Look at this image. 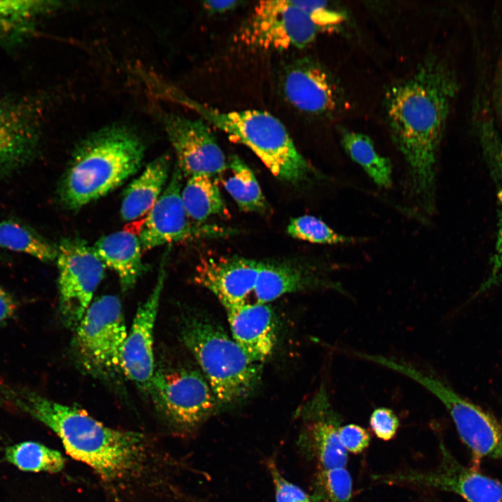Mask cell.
Listing matches in <instances>:
<instances>
[{"instance_id":"cell-16","label":"cell","mask_w":502,"mask_h":502,"mask_svg":"<svg viewBox=\"0 0 502 502\" xmlns=\"http://www.w3.org/2000/svg\"><path fill=\"white\" fill-rule=\"evenodd\" d=\"M28 98H0V176L17 171L34 156L40 110Z\"/></svg>"},{"instance_id":"cell-24","label":"cell","mask_w":502,"mask_h":502,"mask_svg":"<svg viewBox=\"0 0 502 502\" xmlns=\"http://www.w3.org/2000/svg\"><path fill=\"white\" fill-rule=\"evenodd\" d=\"M56 6L54 1H0V40L7 44L22 40L33 30L40 16Z\"/></svg>"},{"instance_id":"cell-11","label":"cell","mask_w":502,"mask_h":502,"mask_svg":"<svg viewBox=\"0 0 502 502\" xmlns=\"http://www.w3.org/2000/svg\"><path fill=\"white\" fill-rule=\"evenodd\" d=\"M183 174L176 166L167 185L148 213L139 231L142 251L190 239L234 235L236 229L193 221L183 204Z\"/></svg>"},{"instance_id":"cell-14","label":"cell","mask_w":502,"mask_h":502,"mask_svg":"<svg viewBox=\"0 0 502 502\" xmlns=\"http://www.w3.org/2000/svg\"><path fill=\"white\" fill-rule=\"evenodd\" d=\"M281 89L291 106L312 116H329L342 102L340 89L332 75L308 58L298 59L284 68Z\"/></svg>"},{"instance_id":"cell-23","label":"cell","mask_w":502,"mask_h":502,"mask_svg":"<svg viewBox=\"0 0 502 502\" xmlns=\"http://www.w3.org/2000/svg\"><path fill=\"white\" fill-rule=\"evenodd\" d=\"M341 144L350 157L378 187L390 188L393 184V165L381 155L372 139L363 133L341 129Z\"/></svg>"},{"instance_id":"cell-8","label":"cell","mask_w":502,"mask_h":502,"mask_svg":"<svg viewBox=\"0 0 502 502\" xmlns=\"http://www.w3.org/2000/svg\"><path fill=\"white\" fill-rule=\"evenodd\" d=\"M146 390L167 420L183 430L199 426L219 407L202 372L192 367L155 371Z\"/></svg>"},{"instance_id":"cell-22","label":"cell","mask_w":502,"mask_h":502,"mask_svg":"<svg viewBox=\"0 0 502 502\" xmlns=\"http://www.w3.org/2000/svg\"><path fill=\"white\" fill-rule=\"evenodd\" d=\"M169 169V155H161L149 163L128 185L121 206L123 220H136L149 212L163 192Z\"/></svg>"},{"instance_id":"cell-13","label":"cell","mask_w":502,"mask_h":502,"mask_svg":"<svg viewBox=\"0 0 502 502\" xmlns=\"http://www.w3.org/2000/svg\"><path fill=\"white\" fill-rule=\"evenodd\" d=\"M439 466L428 472L406 471L379 476L384 482L407 483L455 493L467 502H502V483L459 463L441 445Z\"/></svg>"},{"instance_id":"cell-25","label":"cell","mask_w":502,"mask_h":502,"mask_svg":"<svg viewBox=\"0 0 502 502\" xmlns=\"http://www.w3.org/2000/svg\"><path fill=\"white\" fill-rule=\"evenodd\" d=\"M222 175L225 190L242 211L264 213L268 209L267 201L253 172L238 155L230 157Z\"/></svg>"},{"instance_id":"cell-21","label":"cell","mask_w":502,"mask_h":502,"mask_svg":"<svg viewBox=\"0 0 502 502\" xmlns=\"http://www.w3.org/2000/svg\"><path fill=\"white\" fill-rule=\"evenodd\" d=\"M93 249L105 266L114 271L126 291L132 289L145 271L139 236L128 230L99 238Z\"/></svg>"},{"instance_id":"cell-7","label":"cell","mask_w":502,"mask_h":502,"mask_svg":"<svg viewBox=\"0 0 502 502\" xmlns=\"http://www.w3.org/2000/svg\"><path fill=\"white\" fill-rule=\"evenodd\" d=\"M75 331V350L85 370L105 380L122 373L121 351L128 333L116 296L105 295L92 302Z\"/></svg>"},{"instance_id":"cell-6","label":"cell","mask_w":502,"mask_h":502,"mask_svg":"<svg viewBox=\"0 0 502 502\" xmlns=\"http://www.w3.org/2000/svg\"><path fill=\"white\" fill-rule=\"evenodd\" d=\"M367 360L406 376L438 398L475 457L502 459V428L492 415L462 398L434 374L404 360L372 353Z\"/></svg>"},{"instance_id":"cell-19","label":"cell","mask_w":502,"mask_h":502,"mask_svg":"<svg viewBox=\"0 0 502 502\" xmlns=\"http://www.w3.org/2000/svg\"><path fill=\"white\" fill-rule=\"evenodd\" d=\"M231 337L249 358L261 364L276 342L273 312L267 304L245 303L225 308Z\"/></svg>"},{"instance_id":"cell-28","label":"cell","mask_w":502,"mask_h":502,"mask_svg":"<svg viewBox=\"0 0 502 502\" xmlns=\"http://www.w3.org/2000/svg\"><path fill=\"white\" fill-rule=\"evenodd\" d=\"M5 458L18 469L32 472L57 473L65 464V459L59 451L34 441L10 446L5 450Z\"/></svg>"},{"instance_id":"cell-35","label":"cell","mask_w":502,"mask_h":502,"mask_svg":"<svg viewBox=\"0 0 502 502\" xmlns=\"http://www.w3.org/2000/svg\"><path fill=\"white\" fill-rule=\"evenodd\" d=\"M340 442L347 452L358 454L365 450L369 446L370 436L363 427L349 424L339 429Z\"/></svg>"},{"instance_id":"cell-26","label":"cell","mask_w":502,"mask_h":502,"mask_svg":"<svg viewBox=\"0 0 502 502\" xmlns=\"http://www.w3.org/2000/svg\"><path fill=\"white\" fill-rule=\"evenodd\" d=\"M185 209L195 222L204 223L226 210L220 191L212 176L204 174L188 178L181 190Z\"/></svg>"},{"instance_id":"cell-27","label":"cell","mask_w":502,"mask_h":502,"mask_svg":"<svg viewBox=\"0 0 502 502\" xmlns=\"http://www.w3.org/2000/svg\"><path fill=\"white\" fill-rule=\"evenodd\" d=\"M0 248L29 254L43 262H52L57 257V245L29 226L12 220L0 222Z\"/></svg>"},{"instance_id":"cell-1","label":"cell","mask_w":502,"mask_h":502,"mask_svg":"<svg viewBox=\"0 0 502 502\" xmlns=\"http://www.w3.org/2000/svg\"><path fill=\"white\" fill-rule=\"evenodd\" d=\"M457 91L451 68L434 56L385 96L386 119L407 167L409 191L429 214L435 208L439 149Z\"/></svg>"},{"instance_id":"cell-30","label":"cell","mask_w":502,"mask_h":502,"mask_svg":"<svg viewBox=\"0 0 502 502\" xmlns=\"http://www.w3.org/2000/svg\"><path fill=\"white\" fill-rule=\"evenodd\" d=\"M287 231L291 237L324 245H351L364 242L365 238L344 235L314 215H301L290 220Z\"/></svg>"},{"instance_id":"cell-3","label":"cell","mask_w":502,"mask_h":502,"mask_svg":"<svg viewBox=\"0 0 502 502\" xmlns=\"http://www.w3.org/2000/svg\"><path fill=\"white\" fill-rule=\"evenodd\" d=\"M144 144L134 131L113 125L82 140L73 152L58 188L61 204L78 210L107 195L137 172Z\"/></svg>"},{"instance_id":"cell-15","label":"cell","mask_w":502,"mask_h":502,"mask_svg":"<svg viewBox=\"0 0 502 502\" xmlns=\"http://www.w3.org/2000/svg\"><path fill=\"white\" fill-rule=\"evenodd\" d=\"M167 257L168 252H165L155 284L146 301L138 307L121 351V372L145 390L155 372L153 332L166 277Z\"/></svg>"},{"instance_id":"cell-12","label":"cell","mask_w":502,"mask_h":502,"mask_svg":"<svg viewBox=\"0 0 502 502\" xmlns=\"http://www.w3.org/2000/svg\"><path fill=\"white\" fill-rule=\"evenodd\" d=\"M207 122L175 114L163 116V125L174 149L176 167L190 177L222 174L227 161Z\"/></svg>"},{"instance_id":"cell-20","label":"cell","mask_w":502,"mask_h":502,"mask_svg":"<svg viewBox=\"0 0 502 502\" xmlns=\"http://www.w3.org/2000/svg\"><path fill=\"white\" fill-rule=\"evenodd\" d=\"M312 402L308 429L320 470L344 467L347 451L339 436L340 418L333 412L324 390Z\"/></svg>"},{"instance_id":"cell-5","label":"cell","mask_w":502,"mask_h":502,"mask_svg":"<svg viewBox=\"0 0 502 502\" xmlns=\"http://www.w3.org/2000/svg\"><path fill=\"white\" fill-rule=\"evenodd\" d=\"M202 119L248 147L277 178L292 184L324 179L298 151L284 125L264 111L223 112L190 99Z\"/></svg>"},{"instance_id":"cell-18","label":"cell","mask_w":502,"mask_h":502,"mask_svg":"<svg viewBox=\"0 0 502 502\" xmlns=\"http://www.w3.org/2000/svg\"><path fill=\"white\" fill-rule=\"evenodd\" d=\"M261 261L238 256L209 258L199 263L195 282L211 291L225 308L248 303Z\"/></svg>"},{"instance_id":"cell-31","label":"cell","mask_w":502,"mask_h":502,"mask_svg":"<svg viewBox=\"0 0 502 502\" xmlns=\"http://www.w3.org/2000/svg\"><path fill=\"white\" fill-rule=\"evenodd\" d=\"M320 496L325 502H351L352 480L344 467L320 470L318 474Z\"/></svg>"},{"instance_id":"cell-33","label":"cell","mask_w":502,"mask_h":502,"mask_svg":"<svg viewBox=\"0 0 502 502\" xmlns=\"http://www.w3.org/2000/svg\"><path fill=\"white\" fill-rule=\"evenodd\" d=\"M268 468L274 485L276 502H312L301 488L282 475L273 460L268 461Z\"/></svg>"},{"instance_id":"cell-4","label":"cell","mask_w":502,"mask_h":502,"mask_svg":"<svg viewBox=\"0 0 502 502\" xmlns=\"http://www.w3.org/2000/svg\"><path fill=\"white\" fill-rule=\"evenodd\" d=\"M181 340L199 364L220 406L248 397L258 384L261 364L252 361L218 324L199 312L183 314Z\"/></svg>"},{"instance_id":"cell-10","label":"cell","mask_w":502,"mask_h":502,"mask_svg":"<svg viewBox=\"0 0 502 502\" xmlns=\"http://www.w3.org/2000/svg\"><path fill=\"white\" fill-rule=\"evenodd\" d=\"M320 32L292 0L259 2L241 27L238 39L250 48L281 50L303 48Z\"/></svg>"},{"instance_id":"cell-36","label":"cell","mask_w":502,"mask_h":502,"mask_svg":"<svg viewBox=\"0 0 502 502\" xmlns=\"http://www.w3.org/2000/svg\"><path fill=\"white\" fill-rule=\"evenodd\" d=\"M17 311L13 297L0 286V326L10 319Z\"/></svg>"},{"instance_id":"cell-9","label":"cell","mask_w":502,"mask_h":502,"mask_svg":"<svg viewBox=\"0 0 502 502\" xmlns=\"http://www.w3.org/2000/svg\"><path fill=\"white\" fill-rule=\"evenodd\" d=\"M59 312L68 328L75 330L102 281L105 266L84 239L65 238L57 245Z\"/></svg>"},{"instance_id":"cell-37","label":"cell","mask_w":502,"mask_h":502,"mask_svg":"<svg viewBox=\"0 0 502 502\" xmlns=\"http://www.w3.org/2000/svg\"><path fill=\"white\" fill-rule=\"evenodd\" d=\"M238 1H206L204 2L205 8L212 13H222L233 10L238 6Z\"/></svg>"},{"instance_id":"cell-34","label":"cell","mask_w":502,"mask_h":502,"mask_svg":"<svg viewBox=\"0 0 502 502\" xmlns=\"http://www.w3.org/2000/svg\"><path fill=\"white\" fill-rule=\"evenodd\" d=\"M370 425L373 432L379 439L383 441H389L395 436L400 422L394 411L390 409L379 407L372 413Z\"/></svg>"},{"instance_id":"cell-17","label":"cell","mask_w":502,"mask_h":502,"mask_svg":"<svg viewBox=\"0 0 502 502\" xmlns=\"http://www.w3.org/2000/svg\"><path fill=\"white\" fill-rule=\"evenodd\" d=\"M331 268L319 261H261L253 291L255 303L267 304L288 293L314 289L345 294L342 285L329 277Z\"/></svg>"},{"instance_id":"cell-29","label":"cell","mask_w":502,"mask_h":502,"mask_svg":"<svg viewBox=\"0 0 502 502\" xmlns=\"http://www.w3.org/2000/svg\"><path fill=\"white\" fill-rule=\"evenodd\" d=\"M482 151L496 184L499 205L496 244L491 258L489 277L480 289L483 291L502 279V142H490Z\"/></svg>"},{"instance_id":"cell-32","label":"cell","mask_w":502,"mask_h":502,"mask_svg":"<svg viewBox=\"0 0 502 502\" xmlns=\"http://www.w3.org/2000/svg\"><path fill=\"white\" fill-rule=\"evenodd\" d=\"M303 10L320 31L335 28L344 20V15L328 6L324 1H292Z\"/></svg>"},{"instance_id":"cell-2","label":"cell","mask_w":502,"mask_h":502,"mask_svg":"<svg viewBox=\"0 0 502 502\" xmlns=\"http://www.w3.org/2000/svg\"><path fill=\"white\" fill-rule=\"evenodd\" d=\"M0 399L50 428L66 453L106 481L128 476L142 460L145 437L140 433L110 428L84 410L22 388L0 384Z\"/></svg>"}]
</instances>
